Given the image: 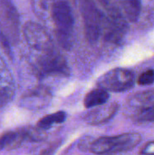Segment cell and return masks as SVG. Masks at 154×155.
Segmentation results:
<instances>
[{
  "instance_id": "obj_12",
  "label": "cell",
  "mask_w": 154,
  "mask_h": 155,
  "mask_svg": "<svg viewBox=\"0 0 154 155\" xmlns=\"http://www.w3.org/2000/svg\"><path fill=\"white\" fill-rule=\"evenodd\" d=\"M25 140H26V137L24 129L5 132L0 136V151L16 149L22 145Z\"/></svg>"
},
{
  "instance_id": "obj_22",
  "label": "cell",
  "mask_w": 154,
  "mask_h": 155,
  "mask_svg": "<svg viewBox=\"0 0 154 155\" xmlns=\"http://www.w3.org/2000/svg\"><path fill=\"white\" fill-rule=\"evenodd\" d=\"M60 145V142H53L41 147L34 155H53Z\"/></svg>"
},
{
  "instance_id": "obj_14",
  "label": "cell",
  "mask_w": 154,
  "mask_h": 155,
  "mask_svg": "<svg viewBox=\"0 0 154 155\" xmlns=\"http://www.w3.org/2000/svg\"><path fill=\"white\" fill-rule=\"evenodd\" d=\"M109 97V93L102 88L92 90L84 97V107L87 109H93L94 107L105 104L108 103Z\"/></svg>"
},
{
  "instance_id": "obj_16",
  "label": "cell",
  "mask_w": 154,
  "mask_h": 155,
  "mask_svg": "<svg viewBox=\"0 0 154 155\" xmlns=\"http://www.w3.org/2000/svg\"><path fill=\"white\" fill-rule=\"evenodd\" d=\"M120 2L127 20L135 22L141 14L140 0H120Z\"/></svg>"
},
{
  "instance_id": "obj_9",
  "label": "cell",
  "mask_w": 154,
  "mask_h": 155,
  "mask_svg": "<svg viewBox=\"0 0 154 155\" xmlns=\"http://www.w3.org/2000/svg\"><path fill=\"white\" fill-rule=\"evenodd\" d=\"M119 104L107 103L94 107L84 115V121L90 125H100L109 122L118 113Z\"/></svg>"
},
{
  "instance_id": "obj_13",
  "label": "cell",
  "mask_w": 154,
  "mask_h": 155,
  "mask_svg": "<svg viewBox=\"0 0 154 155\" xmlns=\"http://www.w3.org/2000/svg\"><path fill=\"white\" fill-rule=\"evenodd\" d=\"M129 104L138 111L154 106V89L137 93L128 100Z\"/></svg>"
},
{
  "instance_id": "obj_18",
  "label": "cell",
  "mask_w": 154,
  "mask_h": 155,
  "mask_svg": "<svg viewBox=\"0 0 154 155\" xmlns=\"http://www.w3.org/2000/svg\"><path fill=\"white\" fill-rule=\"evenodd\" d=\"M99 2L104 8L105 15L115 17H125L120 0H99Z\"/></svg>"
},
{
  "instance_id": "obj_10",
  "label": "cell",
  "mask_w": 154,
  "mask_h": 155,
  "mask_svg": "<svg viewBox=\"0 0 154 155\" xmlns=\"http://www.w3.org/2000/svg\"><path fill=\"white\" fill-rule=\"evenodd\" d=\"M15 96V85L12 74L0 56V107L8 104Z\"/></svg>"
},
{
  "instance_id": "obj_19",
  "label": "cell",
  "mask_w": 154,
  "mask_h": 155,
  "mask_svg": "<svg viewBox=\"0 0 154 155\" xmlns=\"http://www.w3.org/2000/svg\"><path fill=\"white\" fill-rule=\"evenodd\" d=\"M25 134V137L27 140L34 141V142H41L47 138L46 131L40 129L39 127H28V128H23Z\"/></svg>"
},
{
  "instance_id": "obj_8",
  "label": "cell",
  "mask_w": 154,
  "mask_h": 155,
  "mask_svg": "<svg viewBox=\"0 0 154 155\" xmlns=\"http://www.w3.org/2000/svg\"><path fill=\"white\" fill-rule=\"evenodd\" d=\"M52 94L45 87L39 86L26 92L20 100V105L28 110H39L47 106Z\"/></svg>"
},
{
  "instance_id": "obj_6",
  "label": "cell",
  "mask_w": 154,
  "mask_h": 155,
  "mask_svg": "<svg viewBox=\"0 0 154 155\" xmlns=\"http://www.w3.org/2000/svg\"><path fill=\"white\" fill-rule=\"evenodd\" d=\"M23 33L27 45L32 49L40 52L41 54L54 49L50 35L39 24L34 22L26 23L24 26Z\"/></svg>"
},
{
  "instance_id": "obj_23",
  "label": "cell",
  "mask_w": 154,
  "mask_h": 155,
  "mask_svg": "<svg viewBox=\"0 0 154 155\" xmlns=\"http://www.w3.org/2000/svg\"><path fill=\"white\" fill-rule=\"evenodd\" d=\"M142 155H154V141L147 143L141 150Z\"/></svg>"
},
{
  "instance_id": "obj_3",
  "label": "cell",
  "mask_w": 154,
  "mask_h": 155,
  "mask_svg": "<svg viewBox=\"0 0 154 155\" xmlns=\"http://www.w3.org/2000/svg\"><path fill=\"white\" fill-rule=\"evenodd\" d=\"M134 74L128 69L115 68L103 74L97 81V85L107 92H123L134 84Z\"/></svg>"
},
{
  "instance_id": "obj_5",
  "label": "cell",
  "mask_w": 154,
  "mask_h": 155,
  "mask_svg": "<svg viewBox=\"0 0 154 155\" xmlns=\"http://www.w3.org/2000/svg\"><path fill=\"white\" fill-rule=\"evenodd\" d=\"M36 70L41 76L67 75L69 74L65 59L54 49L41 54L37 59Z\"/></svg>"
},
{
  "instance_id": "obj_17",
  "label": "cell",
  "mask_w": 154,
  "mask_h": 155,
  "mask_svg": "<svg viewBox=\"0 0 154 155\" xmlns=\"http://www.w3.org/2000/svg\"><path fill=\"white\" fill-rule=\"evenodd\" d=\"M66 119V114L64 111H58L56 113H54L52 114H48L46 116H44L41 118L36 126L39 127L42 130H48L54 124H63Z\"/></svg>"
},
{
  "instance_id": "obj_7",
  "label": "cell",
  "mask_w": 154,
  "mask_h": 155,
  "mask_svg": "<svg viewBox=\"0 0 154 155\" xmlns=\"http://www.w3.org/2000/svg\"><path fill=\"white\" fill-rule=\"evenodd\" d=\"M127 22L125 17H115L103 14L102 34L104 39L110 43H120L127 32Z\"/></svg>"
},
{
  "instance_id": "obj_1",
  "label": "cell",
  "mask_w": 154,
  "mask_h": 155,
  "mask_svg": "<svg viewBox=\"0 0 154 155\" xmlns=\"http://www.w3.org/2000/svg\"><path fill=\"white\" fill-rule=\"evenodd\" d=\"M52 19L55 26V34L60 45L69 49L73 44L74 35V16L69 4L65 1L55 2Z\"/></svg>"
},
{
  "instance_id": "obj_2",
  "label": "cell",
  "mask_w": 154,
  "mask_h": 155,
  "mask_svg": "<svg viewBox=\"0 0 154 155\" xmlns=\"http://www.w3.org/2000/svg\"><path fill=\"white\" fill-rule=\"evenodd\" d=\"M80 11L84 19V33L87 40L95 42L102 35L103 15L93 0H79Z\"/></svg>"
},
{
  "instance_id": "obj_21",
  "label": "cell",
  "mask_w": 154,
  "mask_h": 155,
  "mask_svg": "<svg viewBox=\"0 0 154 155\" xmlns=\"http://www.w3.org/2000/svg\"><path fill=\"white\" fill-rule=\"evenodd\" d=\"M140 85H150L154 83V70L149 69L144 71L139 75L137 80Z\"/></svg>"
},
{
  "instance_id": "obj_4",
  "label": "cell",
  "mask_w": 154,
  "mask_h": 155,
  "mask_svg": "<svg viewBox=\"0 0 154 155\" xmlns=\"http://www.w3.org/2000/svg\"><path fill=\"white\" fill-rule=\"evenodd\" d=\"M1 33L14 44L19 38V15L12 0H0Z\"/></svg>"
},
{
  "instance_id": "obj_11",
  "label": "cell",
  "mask_w": 154,
  "mask_h": 155,
  "mask_svg": "<svg viewBox=\"0 0 154 155\" xmlns=\"http://www.w3.org/2000/svg\"><path fill=\"white\" fill-rule=\"evenodd\" d=\"M142 141V135L138 133H126L116 136H110V153L127 152L136 147Z\"/></svg>"
},
{
  "instance_id": "obj_20",
  "label": "cell",
  "mask_w": 154,
  "mask_h": 155,
  "mask_svg": "<svg viewBox=\"0 0 154 155\" xmlns=\"http://www.w3.org/2000/svg\"><path fill=\"white\" fill-rule=\"evenodd\" d=\"M135 120L140 123L154 122V106L139 110L135 115Z\"/></svg>"
},
{
  "instance_id": "obj_15",
  "label": "cell",
  "mask_w": 154,
  "mask_h": 155,
  "mask_svg": "<svg viewBox=\"0 0 154 155\" xmlns=\"http://www.w3.org/2000/svg\"><path fill=\"white\" fill-rule=\"evenodd\" d=\"M32 8L35 15L42 20L52 18V12L55 4L54 0H31Z\"/></svg>"
}]
</instances>
